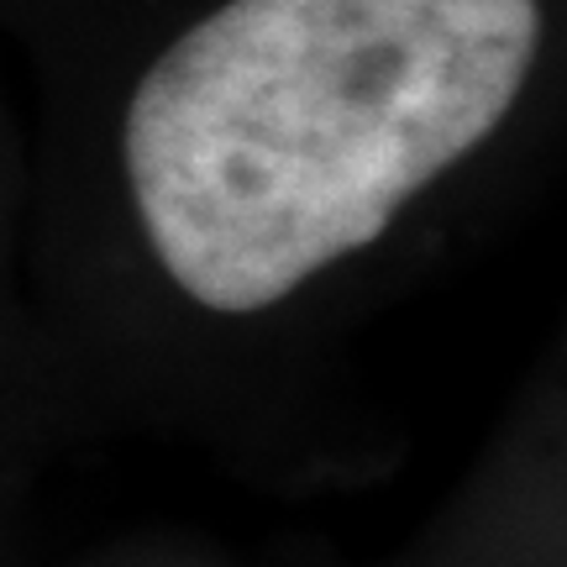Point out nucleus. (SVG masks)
I'll use <instances>...</instances> for the list:
<instances>
[{
	"instance_id": "1",
	"label": "nucleus",
	"mask_w": 567,
	"mask_h": 567,
	"mask_svg": "<svg viewBox=\"0 0 567 567\" xmlns=\"http://www.w3.org/2000/svg\"><path fill=\"white\" fill-rule=\"evenodd\" d=\"M536 53V0H226L126 105L147 243L195 305L268 310L463 163Z\"/></svg>"
}]
</instances>
